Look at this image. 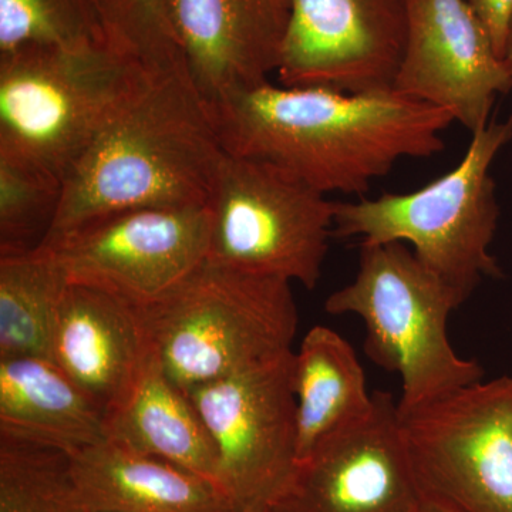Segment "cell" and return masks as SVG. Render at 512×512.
I'll return each instance as SVG.
<instances>
[{"mask_svg": "<svg viewBox=\"0 0 512 512\" xmlns=\"http://www.w3.org/2000/svg\"><path fill=\"white\" fill-rule=\"evenodd\" d=\"M0 512H84L70 457L53 448L0 439Z\"/></svg>", "mask_w": 512, "mask_h": 512, "instance_id": "21", "label": "cell"}, {"mask_svg": "<svg viewBox=\"0 0 512 512\" xmlns=\"http://www.w3.org/2000/svg\"><path fill=\"white\" fill-rule=\"evenodd\" d=\"M208 242V207L136 208L87 222L40 247L55 254L72 284L146 308L207 261Z\"/></svg>", "mask_w": 512, "mask_h": 512, "instance_id": "10", "label": "cell"}, {"mask_svg": "<svg viewBox=\"0 0 512 512\" xmlns=\"http://www.w3.org/2000/svg\"><path fill=\"white\" fill-rule=\"evenodd\" d=\"M296 463L320 443L372 413L365 370L355 349L328 326H313L293 355Z\"/></svg>", "mask_w": 512, "mask_h": 512, "instance_id": "19", "label": "cell"}, {"mask_svg": "<svg viewBox=\"0 0 512 512\" xmlns=\"http://www.w3.org/2000/svg\"><path fill=\"white\" fill-rule=\"evenodd\" d=\"M62 191L59 178L0 158V255L33 251L43 244Z\"/></svg>", "mask_w": 512, "mask_h": 512, "instance_id": "23", "label": "cell"}, {"mask_svg": "<svg viewBox=\"0 0 512 512\" xmlns=\"http://www.w3.org/2000/svg\"><path fill=\"white\" fill-rule=\"evenodd\" d=\"M84 512H103V511H84Z\"/></svg>", "mask_w": 512, "mask_h": 512, "instance_id": "29", "label": "cell"}, {"mask_svg": "<svg viewBox=\"0 0 512 512\" xmlns=\"http://www.w3.org/2000/svg\"><path fill=\"white\" fill-rule=\"evenodd\" d=\"M147 72L107 46L0 53V158L63 183Z\"/></svg>", "mask_w": 512, "mask_h": 512, "instance_id": "5", "label": "cell"}, {"mask_svg": "<svg viewBox=\"0 0 512 512\" xmlns=\"http://www.w3.org/2000/svg\"><path fill=\"white\" fill-rule=\"evenodd\" d=\"M0 439L72 457L109 439L104 414L52 360L0 359Z\"/></svg>", "mask_w": 512, "mask_h": 512, "instance_id": "17", "label": "cell"}, {"mask_svg": "<svg viewBox=\"0 0 512 512\" xmlns=\"http://www.w3.org/2000/svg\"><path fill=\"white\" fill-rule=\"evenodd\" d=\"M407 39L393 89L450 111L471 133L488 126L512 74L467 0H407Z\"/></svg>", "mask_w": 512, "mask_h": 512, "instance_id": "13", "label": "cell"}, {"mask_svg": "<svg viewBox=\"0 0 512 512\" xmlns=\"http://www.w3.org/2000/svg\"><path fill=\"white\" fill-rule=\"evenodd\" d=\"M484 23L495 49L504 59L505 45L512 23V0H467Z\"/></svg>", "mask_w": 512, "mask_h": 512, "instance_id": "25", "label": "cell"}, {"mask_svg": "<svg viewBox=\"0 0 512 512\" xmlns=\"http://www.w3.org/2000/svg\"><path fill=\"white\" fill-rule=\"evenodd\" d=\"M417 512H460L456 508L451 507L443 501L437 500V498L430 497V495L424 494L423 503H421L419 511Z\"/></svg>", "mask_w": 512, "mask_h": 512, "instance_id": "26", "label": "cell"}, {"mask_svg": "<svg viewBox=\"0 0 512 512\" xmlns=\"http://www.w3.org/2000/svg\"><path fill=\"white\" fill-rule=\"evenodd\" d=\"M225 151L284 168L322 194L362 195L402 158L446 147L450 111L394 89L342 93L271 82L211 107Z\"/></svg>", "mask_w": 512, "mask_h": 512, "instance_id": "1", "label": "cell"}, {"mask_svg": "<svg viewBox=\"0 0 512 512\" xmlns=\"http://www.w3.org/2000/svg\"><path fill=\"white\" fill-rule=\"evenodd\" d=\"M208 210V262L316 288L335 201L278 165L227 153Z\"/></svg>", "mask_w": 512, "mask_h": 512, "instance_id": "7", "label": "cell"}, {"mask_svg": "<svg viewBox=\"0 0 512 512\" xmlns=\"http://www.w3.org/2000/svg\"><path fill=\"white\" fill-rule=\"evenodd\" d=\"M141 309L165 375L184 392L284 355L298 329L291 282L208 261Z\"/></svg>", "mask_w": 512, "mask_h": 512, "instance_id": "6", "label": "cell"}, {"mask_svg": "<svg viewBox=\"0 0 512 512\" xmlns=\"http://www.w3.org/2000/svg\"><path fill=\"white\" fill-rule=\"evenodd\" d=\"M151 353L141 306L69 282L57 312L50 360L104 417L127 399Z\"/></svg>", "mask_w": 512, "mask_h": 512, "instance_id": "15", "label": "cell"}, {"mask_svg": "<svg viewBox=\"0 0 512 512\" xmlns=\"http://www.w3.org/2000/svg\"><path fill=\"white\" fill-rule=\"evenodd\" d=\"M511 138L512 114L474 133L460 164L426 187L336 202L332 238H359L360 245L409 242L421 264L466 302L484 276H503L490 252L500 220L490 168Z\"/></svg>", "mask_w": 512, "mask_h": 512, "instance_id": "3", "label": "cell"}, {"mask_svg": "<svg viewBox=\"0 0 512 512\" xmlns=\"http://www.w3.org/2000/svg\"><path fill=\"white\" fill-rule=\"evenodd\" d=\"M242 512H272V508L266 507V505H256V507H249Z\"/></svg>", "mask_w": 512, "mask_h": 512, "instance_id": "28", "label": "cell"}, {"mask_svg": "<svg viewBox=\"0 0 512 512\" xmlns=\"http://www.w3.org/2000/svg\"><path fill=\"white\" fill-rule=\"evenodd\" d=\"M400 417L424 494L460 512H512L511 376L461 387Z\"/></svg>", "mask_w": 512, "mask_h": 512, "instance_id": "8", "label": "cell"}, {"mask_svg": "<svg viewBox=\"0 0 512 512\" xmlns=\"http://www.w3.org/2000/svg\"><path fill=\"white\" fill-rule=\"evenodd\" d=\"M372 413L296 463L272 512H417L424 491L397 402L375 392Z\"/></svg>", "mask_w": 512, "mask_h": 512, "instance_id": "11", "label": "cell"}, {"mask_svg": "<svg viewBox=\"0 0 512 512\" xmlns=\"http://www.w3.org/2000/svg\"><path fill=\"white\" fill-rule=\"evenodd\" d=\"M464 301L403 242L360 245L359 269L325 302L330 315L366 326V355L402 380L400 413L480 382L483 367L458 355L448 339L451 313Z\"/></svg>", "mask_w": 512, "mask_h": 512, "instance_id": "4", "label": "cell"}, {"mask_svg": "<svg viewBox=\"0 0 512 512\" xmlns=\"http://www.w3.org/2000/svg\"><path fill=\"white\" fill-rule=\"evenodd\" d=\"M69 279L50 249L0 255V359L50 360Z\"/></svg>", "mask_w": 512, "mask_h": 512, "instance_id": "20", "label": "cell"}, {"mask_svg": "<svg viewBox=\"0 0 512 512\" xmlns=\"http://www.w3.org/2000/svg\"><path fill=\"white\" fill-rule=\"evenodd\" d=\"M83 511L241 512L217 485L107 439L70 457Z\"/></svg>", "mask_w": 512, "mask_h": 512, "instance_id": "16", "label": "cell"}, {"mask_svg": "<svg viewBox=\"0 0 512 512\" xmlns=\"http://www.w3.org/2000/svg\"><path fill=\"white\" fill-rule=\"evenodd\" d=\"M107 47L150 72L185 69L167 0H99Z\"/></svg>", "mask_w": 512, "mask_h": 512, "instance_id": "24", "label": "cell"}, {"mask_svg": "<svg viewBox=\"0 0 512 512\" xmlns=\"http://www.w3.org/2000/svg\"><path fill=\"white\" fill-rule=\"evenodd\" d=\"M225 154L187 70L147 72L64 177L42 245L113 212L208 207Z\"/></svg>", "mask_w": 512, "mask_h": 512, "instance_id": "2", "label": "cell"}, {"mask_svg": "<svg viewBox=\"0 0 512 512\" xmlns=\"http://www.w3.org/2000/svg\"><path fill=\"white\" fill-rule=\"evenodd\" d=\"M293 355L185 392L217 447L221 490L241 512L272 508L296 466Z\"/></svg>", "mask_w": 512, "mask_h": 512, "instance_id": "9", "label": "cell"}, {"mask_svg": "<svg viewBox=\"0 0 512 512\" xmlns=\"http://www.w3.org/2000/svg\"><path fill=\"white\" fill-rule=\"evenodd\" d=\"M167 2L188 76L210 107L278 70L292 0Z\"/></svg>", "mask_w": 512, "mask_h": 512, "instance_id": "14", "label": "cell"}, {"mask_svg": "<svg viewBox=\"0 0 512 512\" xmlns=\"http://www.w3.org/2000/svg\"><path fill=\"white\" fill-rule=\"evenodd\" d=\"M106 423L114 443L168 461L221 490L217 447L188 394L165 375L154 349L136 386Z\"/></svg>", "mask_w": 512, "mask_h": 512, "instance_id": "18", "label": "cell"}, {"mask_svg": "<svg viewBox=\"0 0 512 512\" xmlns=\"http://www.w3.org/2000/svg\"><path fill=\"white\" fill-rule=\"evenodd\" d=\"M407 23V0H292L279 82L350 94L393 89Z\"/></svg>", "mask_w": 512, "mask_h": 512, "instance_id": "12", "label": "cell"}, {"mask_svg": "<svg viewBox=\"0 0 512 512\" xmlns=\"http://www.w3.org/2000/svg\"><path fill=\"white\" fill-rule=\"evenodd\" d=\"M504 60L512 74V23L510 32H508L507 45H505Z\"/></svg>", "mask_w": 512, "mask_h": 512, "instance_id": "27", "label": "cell"}, {"mask_svg": "<svg viewBox=\"0 0 512 512\" xmlns=\"http://www.w3.org/2000/svg\"><path fill=\"white\" fill-rule=\"evenodd\" d=\"M25 46H107L99 0H0V53Z\"/></svg>", "mask_w": 512, "mask_h": 512, "instance_id": "22", "label": "cell"}]
</instances>
